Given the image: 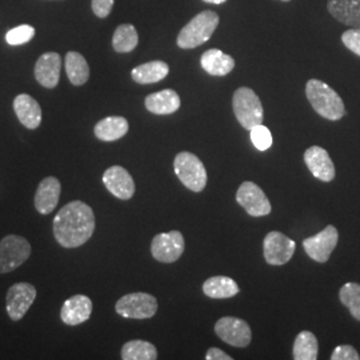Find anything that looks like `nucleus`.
<instances>
[{
  "label": "nucleus",
  "instance_id": "f8f14e48",
  "mask_svg": "<svg viewBox=\"0 0 360 360\" xmlns=\"http://www.w3.org/2000/svg\"><path fill=\"white\" fill-rule=\"evenodd\" d=\"M339 240V232L334 226H327L323 231L303 240V248L312 260L318 263H326Z\"/></svg>",
  "mask_w": 360,
  "mask_h": 360
},
{
  "label": "nucleus",
  "instance_id": "5701e85b",
  "mask_svg": "<svg viewBox=\"0 0 360 360\" xmlns=\"http://www.w3.org/2000/svg\"><path fill=\"white\" fill-rule=\"evenodd\" d=\"M202 68L211 77H226L235 67L233 58L217 49H211L202 55Z\"/></svg>",
  "mask_w": 360,
  "mask_h": 360
},
{
  "label": "nucleus",
  "instance_id": "a211bd4d",
  "mask_svg": "<svg viewBox=\"0 0 360 360\" xmlns=\"http://www.w3.org/2000/svg\"><path fill=\"white\" fill-rule=\"evenodd\" d=\"M92 314V302L86 295H74L67 299L60 311V319L67 326H79L87 322Z\"/></svg>",
  "mask_w": 360,
  "mask_h": 360
},
{
  "label": "nucleus",
  "instance_id": "b1692460",
  "mask_svg": "<svg viewBox=\"0 0 360 360\" xmlns=\"http://www.w3.org/2000/svg\"><path fill=\"white\" fill-rule=\"evenodd\" d=\"M169 67L166 62L153 60L138 65L131 71V77L138 84H154L167 77Z\"/></svg>",
  "mask_w": 360,
  "mask_h": 360
},
{
  "label": "nucleus",
  "instance_id": "423d86ee",
  "mask_svg": "<svg viewBox=\"0 0 360 360\" xmlns=\"http://www.w3.org/2000/svg\"><path fill=\"white\" fill-rule=\"evenodd\" d=\"M31 257V245L26 238L7 235L0 240V274L19 269Z\"/></svg>",
  "mask_w": 360,
  "mask_h": 360
},
{
  "label": "nucleus",
  "instance_id": "7c9ffc66",
  "mask_svg": "<svg viewBox=\"0 0 360 360\" xmlns=\"http://www.w3.org/2000/svg\"><path fill=\"white\" fill-rule=\"evenodd\" d=\"M35 37V28L30 25L15 27L6 34V41L10 46H22L31 41Z\"/></svg>",
  "mask_w": 360,
  "mask_h": 360
},
{
  "label": "nucleus",
  "instance_id": "4468645a",
  "mask_svg": "<svg viewBox=\"0 0 360 360\" xmlns=\"http://www.w3.org/2000/svg\"><path fill=\"white\" fill-rule=\"evenodd\" d=\"M105 188L122 200H129L135 193V183L129 171L122 166L107 168L103 174Z\"/></svg>",
  "mask_w": 360,
  "mask_h": 360
},
{
  "label": "nucleus",
  "instance_id": "9d476101",
  "mask_svg": "<svg viewBox=\"0 0 360 360\" xmlns=\"http://www.w3.org/2000/svg\"><path fill=\"white\" fill-rule=\"evenodd\" d=\"M184 252V238L180 231L158 233L151 243V254L162 263H174Z\"/></svg>",
  "mask_w": 360,
  "mask_h": 360
},
{
  "label": "nucleus",
  "instance_id": "20e7f679",
  "mask_svg": "<svg viewBox=\"0 0 360 360\" xmlns=\"http://www.w3.org/2000/svg\"><path fill=\"white\" fill-rule=\"evenodd\" d=\"M232 108L236 120L243 129H252L263 124V105L254 90L240 87L235 91L232 98Z\"/></svg>",
  "mask_w": 360,
  "mask_h": 360
},
{
  "label": "nucleus",
  "instance_id": "6ab92c4d",
  "mask_svg": "<svg viewBox=\"0 0 360 360\" xmlns=\"http://www.w3.org/2000/svg\"><path fill=\"white\" fill-rule=\"evenodd\" d=\"M13 111L26 129H37L41 123V108L38 102L27 94H20L13 99Z\"/></svg>",
  "mask_w": 360,
  "mask_h": 360
},
{
  "label": "nucleus",
  "instance_id": "c9c22d12",
  "mask_svg": "<svg viewBox=\"0 0 360 360\" xmlns=\"http://www.w3.org/2000/svg\"><path fill=\"white\" fill-rule=\"evenodd\" d=\"M207 360H231L230 355H227L224 351L218 347H211L206 354Z\"/></svg>",
  "mask_w": 360,
  "mask_h": 360
},
{
  "label": "nucleus",
  "instance_id": "f03ea898",
  "mask_svg": "<svg viewBox=\"0 0 360 360\" xmlns=\"http://www.w3.org/2000/svg\"><path fill=\"white\" fill-rule=\"evenodd\" d=\"M306 96L312 108L324 119L335 122L342 119L346 114L342 98L322 80H309L306 84Z\"/></svg>",
  "mask_w": 360,
  "mask_h": 360
},
{
  "label": "nucleus",
  "instance_id": "412c9836",
  "mask_svg": "<svg viewBox=\"0 0 360 360\" xmlns=\"http://www.w3.org/2000/svg\"><path fill=\"white\" fill-rule=\"evenodd\" d=\"M327 8L345 26L360 28V0H328Z\"/></svg>",
  "mask_w": 360,
  "mask_h": 360
},
{
  "label": "nucleus",
  "instance_id": "393cba45",
  "mask_svg": "<svg viewBox=\"0 0 360 360\" xmlns=\"http://www.w3.org/2000/svg\"><path fill=\"white\" fill-rule=\"evenodd\" d=\"M65 72L74 86H83L90 79V67L82 53L70 51L65 55Z\"/></svg>",
  "mask_w": 360,
  "mask_h": 360
},
{
  "label": "nucleus",
  "instance_id": "4be33fe9",
  "mask_svg": "<svg viewBox=\"0 0 360 360\" xmlns=\"http://www.w3.org/2000/svg\"><path fill=\"white\" fill-rule=\"evenodd\" d=\"M129 122L123 116H108L99 120L94 129L95 136L102 142H115L129 132Z\"/></svg>",
  "mask_w": 360,
  "mask_h": 360
},
{
  "label": "nucleus",
  "instance_id": "f704fd0d",
  "mask_svg": "<svg viewBox=\"0 0 360 360\" xmlns=\"http://www.w3.org/2000/svg\"><path fill=\"white\" fill-rule=\"evenodd\" d=\"M114 3L115 0H91V7L98 18L104 19L112 11Z\"/></svg>",
  "mask_w": 360,
  "mask_h": 360
},
{
  "label": "nucleus",
  "instance_id": "dca6fc26",
  "mask_svg": "<svg viewBox=\"0 0 360 360\" xmlns=\"http://www.w3.org/2000/svg\"><path fill=\"white\" fill-rule=\"evenodd\" d=\"M304 162L309 167V172L322 181H333L335 178V166L333 159L330 158L328 153L319 147L312 146L304 153Z\"/></svg>",
  "mask_w": 360,
  "mask_h": 360
},
{
  "label": "nucleus",
  "instance_id": "4c0bfd02",
  "mask_svg": "<svg viewBox=\"0 0 360 360\" xmlns=\"http://www.w3.org/2000/svg\"><path fill=\"white\" fill-rule=\"evenodd\" d=\"M282 1H290V0H282Z\"/></svg>",
  "mask_w": 360,
  "mask_h": 360
},
{
  "label": "nucleus",
  "instance_id": "6e6552de",
  "mask_svg": "<svg viewBox=\"0 0 360 360\" xmlns=\"http://www.w3.org/2000/svg\"><path fill=\"white\" fill-rule=\"evenodd\" d=\"M37 297V288L32 284L20 282L10 287L6 299V307L10 319L19 322L31 309Z\"/></svg>",
  "mask_w": 360,
  "mask_h": 360
},
{
  "label": "nucleus",
  "instance_id": "ddd939ff",
  "mask_svg": "<svg viewBox=\"0 0 360 360\" xmlns=\"http://www.w3.org/2000/svg\"><path fill=\"white\" fill-rule=\"evenodd\" d=\"M236 202L245 208L251 217H266L271 212V203L263 190L252 181H245L238 193Z\"/></svg>",
  "mask_w": 360,
  "mask_h": 360
},
{
  "label": "nucleus",
  "instance_id": "f3484780",
  "mask_svg": "<svg viewBox=\"0 0 360 360\" xmlns=\"http://www.w3.org/2000/svg\"><path fill=\"white\" fill-rule=\"evenodd\" d=\"M62 193V184L55 176L41 180L35 193V208L40 215H50L56 208Z\"/></svg>",
  "mask_w": 360,
  "mask_h": 360
},
{
  "label": "nucleus",
  "instance_id": "2f4dec72",
  "mask_svg": "<svg viewBox=\"0 0 360 360\" xmlns=\"http://www.w3.org/2000/svg\"><path fill=\"white\" fill-rule=\"evenodd\" d=\"M251 142L257 147L259 151H267L272 146V135L270 129L263 124H259L257 127L250 129Z\"/></svg>",
  "mask_w": 360,
  "mask_h": 360
},
{
  "label": "nucleus",
  "instance_id": "7ed1b4c3",
  "mask_svg": "<svg viewBox=\"0 0 360 360\" xmlns=\"http://www.w3.org/2000/svg\"><path fill=\"white\" fill-rule=\"evenodd\" d=\"M218 25V13L211 10L202 11L181 28L176 39V44L183 50L196 49L210 40Z\"/></svg>",
  "mask_w": 360,
  "mask_h": 360
},
{
  "label": "nucleus",
  "instance_id": "2eb2a0df",
  "mask_svg": "<svg viewBox=\"0 0 360 360\" xmlns=\"http://www.w3.org/2000/svg\"><path fill=\"white\" fill-rule=\"evenodd\" d=\"M62 58L56 52L43 53L35 65V79L44 89H55L59 84Z\"/></svg>",
  "mask_w": 360,
  "mask_h": 360
},
{
  "label": "nucleus",
  "instance_id": "c85d7f7f",
  "mask_svg": "<svg viewBox=\"0 0 360 360\" xmlns=\"http://www.w3.org/2000/svg\"><path fill=\"white\" fill-rule=\"evenodd\" d=\"M123 360L158 359V349L153 343L144 340H131L122 348Z\"/></svg>",
  "mask_w": 360,
  "mask_h": 360
},
{
  "label": "nucleus",
  "instance_id": "f257e3e1",
  "mask_svg": "<svg viewBox=\"0 0 360 360\" xmlns=\"http://www.w3.org/2000/svg\"><path fill=\"white\" fill-rule=\"evenodd\" d=\"M95 214L80 200L67 203L56 214L52 231L56 242L65 248H77L87 243L95 231Z\"/></svg>",
  "mask_w": 360,
  "mask_h": 360
},
{
  "label": "nucleus",
  "instance_id": "0eeeda50",
  "mask_svg": "<svg viewBox=\"0 0 360 360\" xmlns=\"http://www.w3.org/2000/svg\"><path fill=\"white\" fill-rule=\"evenodd\" d=\"M116 312L127 319H150L158 311L156 297L147 292H132L116 302Z\"/></svg>",
  "mask_w": 360,
  "mask_h": 360
},
{
  "label": "nucleus",
  "instance_id": "cd10ccee",
  "mask_svg": "<svg viewBox=\"0 0 360 360\" xmlns=\"http://www.w3.org/2000/svg\"><path fill=\"white\" fill-rule=\"evenodd\" d=\"M139 43V35L132 25H120L112 37V47L119 53H129L136 49Z\"/></svg>",
  "mask_w": 360,
  "mask_h": 360
},
{
  "label": "nucleus",
  "instance_id": "9b49d317",
  "mask_svg": "<svg viewBox=\"0 0 360 360\" xmlns=\"http://www.w3.org/2000/svg\"><path fill=\"white\" fill-rule=\"evenodd\" d=\"M215 334L233 347H247L251 343L252 333L250 326L238 318L224 316L215 324Z\"/></svg>",
  "mask_w": 360,
  "mask_h": 360
},
{
  "label": "nucleus",
  "instance_id": "473e14b6",
  "mask_svg": "<svg viewBox=\"0 0 360 360\" xmlns=\"http://www.w3.org/2000/svg\"><path fill=\"white\" fill-rule=\"evenodd\" d=\"M342 41L349 51L360 56V28H351L343 32Z\"/></svg>",
  "mask_w": 360,
  "mask_h": 360
},
{
  "label": "nucleus",
  "instance_id": "bb28decb",
  "mask_svg": "<svg viewBox=\"0 0 360 360\" xmlns=\"http://www.w3.org/2000/svg\"><path fill=\"white\" fill-rule=\"evenodd\" d=\"M319 345L316 336L309 331H302L296 336L292 348V355L295 360L318 359Z\"/></svg>",
  "mask_w": 360,
  "mask_h": 360
},
{
  "label": "nucleus",
  "instance_id": "aec40b11",
  "mask_svg": "<svg viewBox=\"0 0 360 360\" xmlns=\"http://www.w3.org/2000/svg\"><path fill=\"white\" fill-rule=\"evenodd\" d=\"M144 105L155 115H171L180 108L179 95L171 89L154 92L146 98Z\"/></svg>",
  "mask_w": 360,
  "mask_h": 360
},
{
  "label": "nucleus",
  "instance_id": "1a4fd4ad",
  "mask_svg": "<svg viewBox=\"0 0 360 360\" xmlns=\"http://www.w3.org/2000/svg\"><path fill=\"white\" fill-rule=\"evenodd\" d=\"M295 248V242L279 231L269 232L263 243L264 259L271 266H283L290 262Z\"/></svg>",
  "mask_w": 360,
  "mask_h": 360
},
{
  "label": "nucleus",
  "instance_id": "72a5a7b5",
  "mask_svg": "<svg viewBox=\"0 0 360 360\" xmlns=\"http://www.w3.org/2000/svg\"><path fill=\"white\" fill-rule=\"evenodd\" d=\"M333 360H359L360 356L358 351L352 346L348 345H343V346H338L335 348L333 355H331Z\"/></svg>",
  "mask_w": 360,
  "mask_h": 360
},
{
  "label": "nucleus",
  "instance_id": "e433bc0d",
  "mask_svg": "<svg viewBox=\"0 0 360 360\" xmlns=\"http://www.w3.org/2000/svg\"><path fill=\"white\" fill-rule=\"evenodd\" d=\"M203 1L210 3V4H223V3H226L227 0H203Z\"/></svg>",
  "mask_w": 360,
  "mask_h": 360
},
{
  "label": "nucleus",
  "instance_id": "a878e982",
  "mask_svg": "<svg viewBox=\"0 0 360 360\" xmlns=\"http://www.w3.org/2000/svg\"><path fill=\"white\" fill-rule=\"evenodd\" d=\"M203 292L211 299H229L238 295L239 285L229 276H212L203 283Z\"/></svg>",
  "mask_w": 360,
  "mask_h": 360
},
{
  "label": "nucleus",
  "instance_id": "c756f323",
  "mask_svg": "<svg viewBox=\"0 0 360 360\" xmlns=\"http://www.w3.org/2000/svg\"><path fill=\"white\" fill-rule=\"evenodd\" d=\"M339 297L351 315L360 322V284L354 282L345 284L339 291Z\"/></svg>",
  "mask_w": 360,
  "mask_h": 360
},
{
  "label": "nucleus",
  "instance_id": "39448f33",
  "mask_svg": "<svg viewBox=\"0 0 360 360\" xmlns=\"http://www.w3.org/2000/svg\"><path fill=\"white\" fill-rule=\"evenodd\" d=\"M174 169L180 181L193 193H200L207 184L205 165L196 155L183 151L175 156Z\"/></svg>",
  "mask_w": 360,
  "mask_h": 360
}]
</instances>
